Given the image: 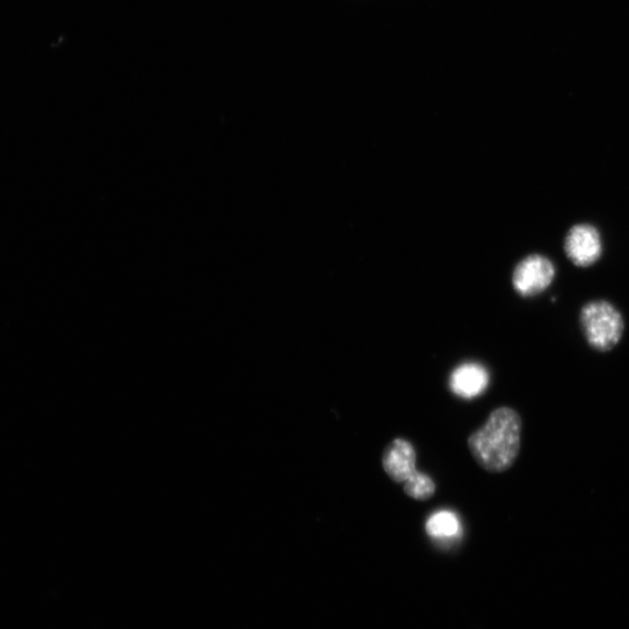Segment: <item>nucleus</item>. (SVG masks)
<instances>
[{"mask_svg":"<svg viewBox=\"0 0 629 629\" xmlns=\"http://www.w3.org/2000/svg\"><path fill=\"white\" fill-rule=\"evenodd\" d=\"M522 418L511 407L494 409L484 426L468 438L477 465L490 473L509 471L521 449Z\"/></svg>","mask_w":629,"mask_h":629,"instance_id":"1","label":"nucleus"},{"mask_svg":"<svg viewBox=\"0 0 629 629\" xmlns=\"http://www.w3.org/2000/svg\"><path fill=\"white\" fill-rule=\"evenodd\" d=\"M580 326L585 340L599 352H610L621 341L625 322L620 311L610 302L594 301L583 307Z\"/></svg>","mask_w":629,"mask_h":629,"instance_id":"2","label":"nucleus"},{"mask_svg":"<svg viewBox=\"0 0 629 629\" xmlns=\"http://www.w3.org/2000/svg\"><path fill=\"white\" fill-rule=\"evenodd\" d=\"M383 468L396 484L403 486L418 472L416 451L409 440L404 438L392 440L383 455Z\"/></svg>","mask_w":629,"mask_h":629,"instance_id":"5","label":"nucleus"},{"mask_svg":"<svg viewBox=\"0 0 629 629\" xmlns=\"http://www.w3.org/2000/svg\"><path fill=\"white\" fill-rule=\"evenodd\" d=\"M405 493L418 501H426L436 492L435 481L426 473L417 472L404 486Z\"/></svg>","mask_w":629,"mask_h":629,"instance_id":"8","label":"nucleus"},{"mask_svg":"<svg viewBox=\"0 0 629 629\" xmlns=\"http://www.w3.org/2000/svg\"><path fill=\"white\" fill-rule=\"evenodd\" d=\"M461 526L458 516L451 511L434 513L426 523V531L433 539H452L460 533Z\"/></svg>","mask_w":629,"mask_h":629,"instance_id":"7","label":"nucleus"},{"mask_svg":"<svg viewBox=\"0 0 629 629\" xmlns=\"http://www.w3.org/2000/svg\"><path fill=\"white\" fill-rule=\"evenodd\" d=\"M490 385L488 370L476 363L458 366L450 377L451 391L463 398H475L484 393Z\"/></svg>","mask_w":629,"mask_h":629,"instance_id":"6","label":"nucleus"},{"mask_svg":"<svg viewBox=\"0 0 629 629\" xmlns=\"http://www.w3.org/2000/svg\"><path fill=\"white\" fill-rule=\"evenodd\" d=\"M566 257L578 267L591 266L599 260L603 244L599 231L590 224H578L565 237Z\"/></svg>","mask_w":629,"mask_h":629,"instance_id":"4","label":"nucleus"},{"mask_svg":"<svg viewBox=\"0 0 629 629\" xmlns=\"http://www.w3.org/2000/svg\"><path fill=\"white\" fill-rule=\"evenodd\" d=\"M556 275L554 264L543 256L523 259L515 268L513 285L522 297H534L547 289Z\"/></svg>","mask_w":629,"mask_h":629,"instance_id":"3","label":"nucleus"}]
</instances>
